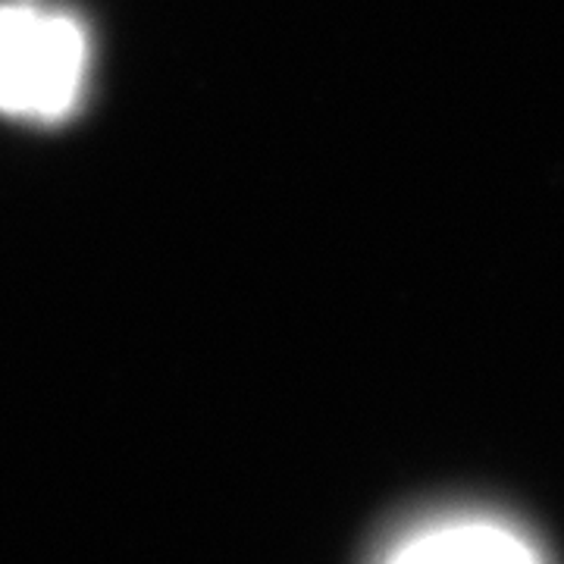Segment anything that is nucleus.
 Listing matches in <instances>:
<instances>
[{"mask_svg": "<svg viewBox=\"0 0 564 564\" xmlns=\"http://www.w3.org/2000/svg\"><path fill=\"white\" fill-rule=\"evenodd\" d=\"M85 76V32L39 3L0 7V113L57 122L73 113Z\"/></svg>", "mask_w": 564, "mask_h": 564, "instance_id": "obj_1", "label": "nucleus"}, {"mask_svg": "<svg viewBox=\"0 0 564 564\" xmlns=\"http://www.w3.org/2000/svg\"><path fill=\"white\" fill-rule=\"evenodd\" d=\"M392 564H536V558L499 527L455 524L417 536Z\"/></svg>", "mask_w": 564, "mask_h": 564, "instance_id": "obj_2", "label": "nucleus"}]
</instances>
